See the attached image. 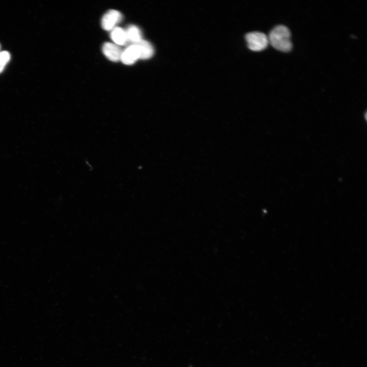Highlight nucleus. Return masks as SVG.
Masks as SVG:
<instances>
[{
  "mask_svg": "<svg viewBox=\"0 0 367 367\" xmlns=\"http://www.w3.org/2000/svg\"><path fill=\"white\" fill-rule=\"evenodd\" d=\"M268 37L269 43L279 50L288 52L292 48L290 31L284 25H279L274 27Z\"/></svg>",
  "mask_w": 367,
  "mask_h": 367,
  "instance_id": "1",
  "label": "nucleus"
},
{
  "mask_svg": "<svg viewBox=\"0 0 367 367\" xmlns=\"http://www.w3.org/2000/svg\"><path fill=\"white\" fill-rule=\"evenodd\" d=\"M245 39L248 48L255 51L266 49L269 44L268 36L264 33L260 32L248 33L246 34Z\"/></svg>",
  "mask_w": 367,
  "mask_h": 367,
  "instance_id": "2",
  "label": "nucleus"
},
{
  "mask_svg": "<svg viewBox=\"0 0 367 367\" xmlns=\"http://www.w3.org/2000/svg\"><path fill=\"white\" fill-rule=\"evenodd\" d=\"M123 16L119 11L111 10L104 15L101 20V26L104 30L112 31L116 25L122 22Z\"/></svg>",
  "mask_w": 367,
  "mask_h": 367,
  "instance_id": "3",
  "label": "nucleus"
},
{
  "mask_svg": "<svg viewBox=\"0 0 367 367\" xmlns=\"http://www.w3.org/2000/svg\"><path fill=\"white\" fill-rule=\"evenodd\" d=\"M103 54L110 61L118 62L121 61L123 50L116 44L111 42L104 43L102 46Z\"/></svg>",
  "mask_w": 367,
  "mask_h": 367,
  "instance_id": "4",
  "label": "nucleus"
},
{
  "mask_svg": "<svg viewBox=\"0 0 367 367\" xmlns=\"http://www.w3.org/2000/svg\"><path fill=\"white\" fill-rule=\"evenodd\" d=\"M139 59H140L139 51L136 44H130L123 50L121 61L125 65H132Z\"/></svg>",
  "mask_w": 367,
  "mask_h": 367,
  "instance_id": "5",
  "label": "nucleus"
},
{
  "mask_svg": "<svg viewBox=\"0 0 367 367\" xmlns=\"http://www.w3.org/2000/svg\"><path fill=\"white\" fill-rule=\"evenodd\" d=\"M134 44L138 48L140 54V59L146 60L152 58L154 54V48L149 42L142 39Z\"/></svg>",
  "mask_w": 367,
  "mask_h": 367,
  "instance_id": "6",
  "label": "nucleus"
},
{
  "mask_svg": "<svg viewBox=\"0 0 367 367\" xmlns=\"http://www.w3.org/2000/svg\"><path fill=\"white\" fill-rule=\"evenodd\" d=\"M111 38L117 45H124L128 43L126 30L116 27L111 33Z\"/></svg>",
  "mask_w": 367,
  "mask_h": 367,
  "instance_id": "7",
  "label": "nucleus"
},
{
  "mask_svg": "<svg viewBox=\"0 0 367 367\" xmlns=\"http://www.w3.org/2000/svg\"><path fill=\"white\" fill-rule=\"evenodd\" d=\"M128 42L130 44L136 43L142 39L140 29L136 26L131 25L126 30Z\"/></svg>",
  "mask_w": 367,
  "mask_h": 367,
  "instance_id": "8",
  "label": "nucleus"
},
{
  "mask_svg": "<svg viewBox=\"0 0 367 367\" xmlns=\"http://www.w3.org/2000/svg\"><path fill=\"white\" fill-rule=\"evenodd\" d=\"M11 59V56L9 51L6 50L0 51V74L4 71Z\"/></svg>",
  "mask_w": 367,
  "mask_h": 367,
  "instance_id": "9",
  "label": "nucleus"
},
{
  "mask_svg": "<svg viewBox=\"0 0 367 367\" xmlns=\"http://www.w3.org/2000/svg\"><path fill=\"white\" fill-rule=\"evenodd\" d=\"M0 51H1V45H0Z\"/></svg>",
  "mask_w": 367,
  "mask_h": 367,
  "instance_id": "10",
  "label": "nucleus"
}]
</instances>
